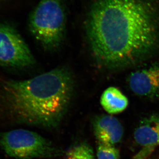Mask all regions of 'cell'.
<instances>
[{
  "mask_svg": "<svg viewBox=\"0 0 159 159\" xmlns=\"http://www.w3.org/2000/svg\"><path fill=\"white\" fill-rule=\"evenodd\" d=\"M152 0H95L87 34L99 63L111 68L134 65L159 45V11Z\"/></svg>",
  "mask_w": 159,
  "mask_h": 159,
  "instance_id": "1",
  "label": "cell"
},
{
  "mask_svg": "<svg viewBox=\"0 0 159 159\" xmlns=\"http://www.w3.org/2000/svg\"><path fill=\"white\" fill-rule=\"evenodd\" d=\"M73 89L71 72L59 67L30 80L6 82L4 101L8 112L18 121L51 127L66 113Z\"/></svg>",
  "mask_w": 159,
  "mask_h": 159,
  "instance_id": "2",
  "label": "cell"
},
{
  "mask_svg": "<svg viewBox=\"0 0 159 159\" xmlns=\"http://www.w3.org/2000/svg\"><path fill=\"white\" fill-rule=\"evenodd\" d=\"M66 16L62 0H40L29 19V27L45 49L54 50L63 42Z\"/></svg>",
  "mask_w": 159,
  "mask_h": 159,
  "instance_id": "3",
  "label": "cell"
},
{
  "mask_svg": "<svg viewBox=\"0 0 159 159\" xmlns=\"http://www.w3.org/2000/svg\"><path fill=\"white\" fill-rule=\"evenodd\" d=\"M0 145L6 154L19 159L49 158L59 150L37 133L25 129H15L0 135Z\"/></svg>",
  "mask_w": 159,
  "mask_h": 159,
  "instance_id": "4",
  "label": "cell"
},
{
  "mask_svg": "<svg viewBox=\"0 0 159 159\" xmlns=\"http://www.w3.org/2000/svg\"><path fill=\"white\" fill-rule=\"evenodd\" d=\"M35 63L29 47L12 26L0 23V66L25 68Z\"/></svg>",
  "mask_w": 159,
  "mask_h": 159,
  "instance_id": "5",
  "label": "cell"
},
{
  "mask_svg": "<svg viewBox=\"0 0 159 159\" xmlns=\"http://www.w3.org/2000/svg\"><path fill=\"white\" fill-rule=\"evenodd\" d=\"M128 82L131 90L138 96L152 98L159 95V63L131 73Z\"/></svg>",
  "mask_w": 159,
  "mask_h": 159,
  "instance_id": "6",
  "label": "cell"
},
{
  "mask_svg": "<svg viewBox=\"0 0 159 159\" xmlns=\"http://www.w3.org/2000/svg\"><path fill=\"white\" fill-rule=\"evenodd\" d=\"M134 139L142 149L134 159H147L159 146V116L143 120L134 132Z\"/></svg>",
  "mask_w": 159,
  "mask_h": 159,
  "instance_id": "7",
  "label": "cell"
},
{
  "mask_svg": "<svg viewBox=\"0 0 159 159\" xmlns=\"http://www.w3.org/2000/svg\"><path fill=\"white\" fill-rule=\"evenodd\" d=\"M94 129L98 142L115 145L123 136L122 124L112 116H102L98 118L94 124Z\"/></svg>",
  "mask_w": 159,
  "mask_h": 159,
  "instance_id": "8",
  "label": "cell"
},
{
  "mask_svg": "<svg viewBox=\"0 0 159 159\" xmlns=\"http://www.w3.org/2000/svg\"><path fill=\"white\" fill-rule=\"evenodd\" d=\"M101 104L108 113L116 114L126 110L129 101L119 89L110 87L102 93L101 98Z\"/></svg>",
  "mask_w": 159,
  "mask_h": 159,
  "instance_id": "9",
  "label": "cell"
},
{
  "mask_svg": "<svg viewBox=\"0 0 159 159\" xmlns=\"http://www.w3.org/2000/svg\"><path fill=\"white\" fill-rule=\"evenodd\" d=\"M65 159H95L93 151L88 145L80 144L74 146L66 153Z\"/></svg>",
  "mask_w": 159,
  "mask_h": 159,
  "instance_id": "10",
  "label": "cell"
},
{
  "mask_svg": "<svg viewBox=\"0 0 159 159\" xmlns=\"http://www.w3.org/2000/svg\"><path fill=\"white\" fill-rule=\"evenodd\" d=\"M97 157L98 159H120V152L115 145L98 142Z\"/></svg>",
  "mask_w": 159,
  "mask_h": 159,
  "instance_id": "11",
  "label": "cell"
}]
</instances>
